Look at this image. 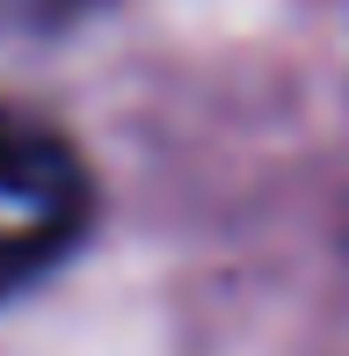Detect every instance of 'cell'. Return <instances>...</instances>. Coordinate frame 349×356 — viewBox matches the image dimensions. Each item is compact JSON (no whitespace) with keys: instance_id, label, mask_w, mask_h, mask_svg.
<instances>
[{"instance_id":"2","label":"cell","mask_w":349,"mask_h":356,"mask_svg":"<svg viewBox=\"0 0 349 356\" xmlns=\"http://www.w3.org/2000/svg\"><path fill=\"white\" fill-rule=\"evenodd\" d=\"M102 0H0V37H58L88 22Z\"/></svg>"},{"instance_id":"1","label":"cell","mask_w":349,"mask_h":356,"mask_svg":"<svg viewBox=\"0 0 349 356\" xmlns=\"http://www.w3.org/2000/svg\"><path fill=\"white\" fill-rule=\"evenodd\" d=\"M88 225V168L58 131L0 109V298L58 262Z\"/></svg>"}]
</instances>
